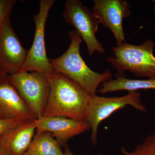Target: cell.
<instances>
[{
	"label": "cell",
	"instance_id": "obj_5",
	"mask_svg": "<svg viewBox=\"0 0 155 155\" xmlns=\"http://www.w3.org/2000/svg\"><path fill=\"white\" fill-rule=\"evenodd\" d=\"M140 94L138 92H129L123 96L106 97L93 96L91 97L85 120L88 122L91 130V141L93 145L97 143L98 128L101 122L113 113L127 106L136 110L146 113L147 109L142 104Z\"/></svg>",
	"mask_w": 155,
	"mask_h": 155
},
{
	"label": "cell",
	"instance_id": "obj_2",
	"mask_svg": "<svg viewBox=\"0 0 155 155\" xmlns=\"http://www.w3.org/2000/svg\"><path fill=\"white\" fill-rule=\"evenodd\" d=\"M70 43L66 52L55 59H49L53 70L66 76L81 87L91 96L96 95L101 84L112 79L109 70L100 73L87 66L81 55L82 39L75 30L69 31Z\"/></svg>",
	"mask_w": 155,
	"mask_h": 155
},
{
	"label": "cell",
	"instance_id": "obj_15",
	"mask_svg": "<svg viewBox=\"0 0 155 155\" xmlns=\"http://www.w3.org/2000/svg\"><path fill=\"white\" fill-rule=\"evenodd\" d=\"M121 152L122 155H155V130L141 143L137 145L132 151H127L123 147Z\"/></svg>",
	"mask_w": 155,
	"mask_h": 155
},
{
	"label": "cell",
	"instance_id": "obj_9",
	"mask_svg": "<svg viewBox=\"0 0 155 155\" xmlns=\"http://www.w3.org/2000/svg\"><path fill=\"white\" fill-rule=\"evenodd\" d=\"M130 4L126 0H95L93 12L100 23L112 31L116 46L126 42L123 19L131 16Z\"/></svg>",
	"mask_w": 155,
	"mask_h": 155
},
{
	"label": "cell",
	"instance_id": "obj_21",
	"mask_svg": "<svg viewBox=\"0 0 155 155\" xmlns=\"http://www.w3.org/2000/svg\"><path fill=\"white\" fill-rule=\"evenodd\" d=\"M3 118V117H2V115H1V114H0V118Z\"/></svg>",
	"mask_w": 155,
	"mask_h": 155
},
{
	"label": "cell",
	"instance_id": "obj_3",
	"mask_svg": "<svg viewBox=\"0 0 155 155\" xmlns=\"http://www.w3.org/2000/svg\"><path fill=\"white\" fill-rule=\"evenodd\" d=\"M155 42L148 39L139 45L125 42L113 48V55L107 61L117 71L116 77L129 71L137 77L155 78Z\"/></svg>",
	"mask_w": 155,
	"mask_h": 155
},
{
	"label": "cell",
	"instance_id": "obj_11",
	"mask_svg": "<svg viewBox=\"0 0 155 155\" xmlns=\"http://www.w3.org/2000/svg\"><path fill=\"white\" fill-rule=\"evenodd\" d=\"M0 114L4 118L35 120L27 105L11 84L8 75L0 74Z\"/></svg>",
	"mask_w": 155,
	"mask_h": 155
},
{
	"label": "cell",
	"instance_id": "obj_16",
	"mask_svg": "<svg viewBox=\"0 0 155 155\" xmlns=\"http://www.w3.org/2000/svg\"><path fill=\"white\" fill-rule=\"evenodd\" d=\"M16 2L15 0H0V29L10 19L11 11Z\"/></svg>",
	"mask_w": 155,
	"mask_h": 155
},
{
	"label": "cell",
	"instance_id": "obj_10",
	"mask_svg": "<svg viewBox=\"0 0 155 155\" xmlns=\"http://www.w3.org/2000/svg\"><path fill=\"white\" fill-rule=\"evenodd\" d=\"M34 121L36 126L35 133L52 134L61 145L65 144L69 139L90 129L86 120L64 116H42Z\"/></svg>",
	"mask_w": 155,
	"mask_h": 155
},
{
	"label": "cell",
	"instance_id": "obj_14",
	"mask_svg": "<svg viewBox=\"0 0 155 155\" xmlns=\"http://www.w3.org/2000/svg\"><path fill=\"white\" fill-rule=\"evenodd\" d=\"M29 155H65L61 145L52 134H35L26 152Z\"/></svg>",
	"mask_w": 155,
	"mask_h": 155
},
{
	"label": "cell",
	"instance_id": "obj_22",
	"mask_svg": "<svg viewBox=\"0 0 155 155\" xmlns=\"http://www.w3.org/2000/svg\"><path fill=\"white\" fill-rule=\"evenodd\" d=\"M154 10L155 14V4L154 6Z\"/></svg>",
	"mask_w": 155,
	"mask_h": 155
},
{
	"label": "cell",
	"instance_id": "obj_18",
	"mask_svg": "<svg viewBox=\"0 0 155 155\" xmlns=\"http://www.w3.org/2000/svg\"><path fill=\"white\" fill-rule=\"evenodd\" d=\"M64 154L65 155H74L70 151V149L68 146H66V148H65V151H64ZM97 155H102L101 154H99Z\"/></svg>",
	"mask_w": 155,
	"mask_h": 155
},
{
	"label": "cell",
	"instance_id": "obj_7",
	"mask_svg": "<svg viewBox=\"0 0 155 155\" xmlns=\"http://www.w3.org/2000/svg\"><path fill=\"white\" fill-rule=\"evenodd\" d=\"M55 1L40 0L38 14L34 15L35 33L32 45L21 71L36 72L48 75L52 69L46 52L45 27L49 13Z\"/></svg>",
	"mask_w": 155,
	"mask_h": 155
},
{
	"label": "cell",
	"instance_id": "obj_13",
	"mask_svg": "<svg viewBox=\"0 0 155 155\" xmlns=\"http://www.w3.org/2000/svg\"><path fill=\"white\" fill-rule=\"evenodd\" d=\"M140 89L155 90V78L146 79H130L125 76L116 77L104 82L97 92L102 94L120 91H137Z\"/></svg>",
	"mask_w": 155,
	"mask_h": 155
},
{
	"label": "cell",
	"instance_id": "obj_8",
	"mask_svg": "<svg viewBox=\"0 0 155 155\" xmlns=\"http://www.w3.org/2000/svg\"><path fill=\"white\" fill-rule=\"evenodd\" d=\"M28 52L8 19L0 29V74L10 75L21 71Z\"/></svg>",
	"mask_w": 155,
	"mask_h": 155
},
{
	"label": "cell",
	"instance_id": "obj_6",
	"mask_svg": "<svg viewBox=\"0 0 155 155\" xmlns=\"http://www.w3.org/2000/svg\"><path fill=\"white\" fill-rule=\"evenodd\" d=\"M63 17L75 28L85 42L89 55L95 52L104 54L105 50L97 38L100 22L93 11L79 0H67L65 4Z\"/></svg>",
	"mask_w": 155,
	"mask_h": 155
},
{
	"label": "cell",
	"instance_id": "obj_17",
	"mask_svg": "<svg viewBox=\"0 0 155 155\" xmlns=\"http://www.w3.org/2000/svg\"><path fill=\"white\" fill-rule=\"evenodd\" d=\"M25 119L0 118V137L22 122L26 121Z\"/></svg>",
	"mask_w": 155,
	"mask_h": 155
},
{
	"label": "cell",
	"instance_id": "obj_4",
	"mask_svg": "<svg viewBox=\"0 0 155 155\" xmlns=\"http://www.w3.org/2000/svg\"><path fill=\"white\" fill-rule=\"evenodd\" d=\"M8 77L35 119L42 117L50 92L46 75L38 72L21 71Z\"/></svg>",
	"mask_w": 155,
	"mask_h": 155
},
{
	"label": "cell",
	"instance_id": "obj_19",
	"mask_svg": "<svg viewBox=\"0 0 155 155\" xmlns=\"http://www.w3.org/2000/svg\"><path fill=\"white\" fill-rule=\"evenodd\" d=\"M0 155H8L1 146H0Z\"/></svg>",
	"mask_w": 155,
	"mask_h": 155
},
{
	"label": "cell",
	"instance_id": "obj_1",
	"mask_svg": "<svg viewBox=\"0 0 155 155\" xmlns=\"http://www.w3.org/2000/svg\"><path fill=\"white\" fill-rule=\"evenodd\" d=\"M50 92L42 116L86 119L91 96L64 75L53 71L48 75Z\"/></svg>",
	"mask_w": 155,
	"mask_h": 155
},
{
	"label": "cell",
	"instance_id": "obj_12",
	"mask_svg": "<svg viewBox=\"0 0 155 155\" xmlns=\"http://www.w3.org/2000/svg\"><path fill=\"white\" fill-rule=\"evenodd\" d=\"M36 126L34 120L22 122L0 137V146L8 155H22L33 140Z\"/></svg>",
	"mask_w": 155,
	"mask_h": 155
},
{
	"label": "cell",
	"instance_id": "obj_20",
	"mask_svg": "<svg viewBox=\"0 0 155 155\" xmlns=\"http://www.w3.org/2000/svg\"><path fill=\"white\" fill-rule=\"evenodd\" d=\"M22 155H29L28 154V153H27V152L23 154Z\"/></svg>",
	"mask_w": 155,
	"mask_h": 155
}]
</instances>
